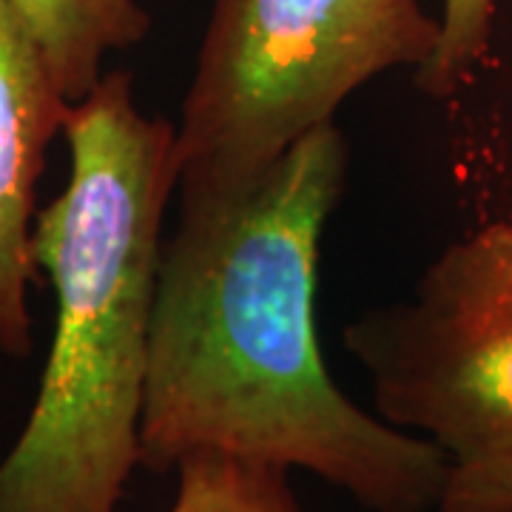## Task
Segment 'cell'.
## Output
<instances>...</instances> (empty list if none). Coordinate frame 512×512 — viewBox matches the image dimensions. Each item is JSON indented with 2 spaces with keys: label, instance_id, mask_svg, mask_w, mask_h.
<instances>
[{
  "label": "cell",
  "instance_id": "cell-1",
  "mask_svg": "<svg viewBox=\"0 0 512 512\" xmlns=\"http://www.w3.org/2000/svg\"><path fill=\"white\" fill-rule=\"evenodd\" d=\"M345 177L328 123L245 191L180 202L148 328L143 470L222 453L313 473L365 512L439 507V447L359 407L319 350V245Z\"/></svg>",
  "mask_w": 512,
  "mask_h": 512
},
{
  "label": "cell",
  "instance_id": "cell-2",
  "mask_svg": "<svg viewBox=\"0 0 512 512\" xmlns=\"http://www.w3.org/2000/svg\"><path fill=\"white\" fill-rule=\"evenodd\" d=\"M69 180L37 211L32 254L55 291L37 396L0 458V512H117L140 467V413L174 126L131 74L106 72L63 131Z\"/></svg>",
  "mask_w": 512,
  "mask_h": 512
},
{
  "label": "cell",
  "instance_id": "cell-3",
  "mask_svg": "<svg viewBox=\"0 0 512 512\" xmlns=\"http://www.w3.org/2000/svg\"><path fill=\"white\" fill-rule=\"evenodd\" d=\"M436 46L419 0H214L174 126L180 200L245 191L356 89Z\"/></svg>",
  "mask_w": 512,
  "mask_h": 512
},
{
  "label": "cell",
  "instance_id": "cell-4",
  "mask_svg": "<svg viewBox=\"0 0 512 512\" xmlns=\"http://www.w3.org/2000/svg\"><path fill=\"white\" fill-rule=\"evenodd\" d=\"M342 339L379 416L444 456L436 512H512V217L450 242Z\"/></svg>",
  "mask_w": 512,
  "mask_h": 512
},
{
  "label": "cell",
  "instance_id": "cell-5",
  "mask_svg": "<svg viewBox=\"0 0 512 512\" xmlns=\"http://www.w3.org/2000/svg\"><path fill=\"white\" fill-rule=\"evenodd\" d=\"M72 106L18 9L0 0V356L9 359L32 353L37 185Z\"/></svg>",
  "mask_w": 512,
  "mask_h": 512
},
{
  "label": "cell",
  "instance_id": "cell-6",
  "mask_svg": "<svg viewBox=\"0 0 512 512\" xmlns=\"http://www.w3.org/2000/svg\"><path fill=\"white\" fill-rule=\"evenodd\" d=\"M52 66L60 92L80 103L103 77L114 52L148 35L146 9L137 0H9Z\"/></svg>",
  "mask_w": 512,
  "mask_h": 512
},
{
  "label": "cell",
  "instance_id": "cell-7",
  "mask_svg": "<svg viewBox=\"0 0 512 512\" xmlns=\"http://www.w3.org/2000/svg\"><path fill=\"white\" fill-rule=\"evenodd\" d=\"M168 512H302L291 473L222 453H194L177 467Z\"/></svg>",
  "mask_w": 512,
  "mask_h": 512
},
{
  "label": "cell",
  "instance_id": "cell-8",
  "mask_svg": "<svg viewBox=\"0 0 512 512\" xmlns=\"http://www.w3.org/2000/svg\"><path fill=\"white\" fill-rule=\"evenodd\" d=\"M495 0H444L439 18V46L416 69V86L433 100L456 97L487 60L493 40Z\"/></svg>",
  "mask_w": 512,
  "mask_h": 512
}]
</instances>
